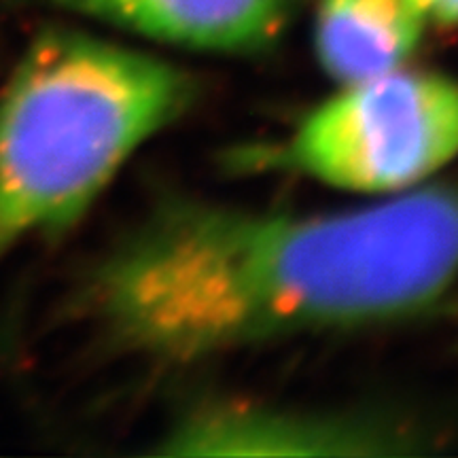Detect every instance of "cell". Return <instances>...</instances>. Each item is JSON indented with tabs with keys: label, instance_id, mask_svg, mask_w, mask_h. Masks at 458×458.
I'll return each instance as SVG.
<instances>
[{
	"label": "cell",
	"instance_id": "1",
	"mask_svg": "<svg viewBox=\"0 0 458 458\" xmlns=\"http://www.w3.org/2000/svg\"><path fill=\"white\" fill-rule=\"evenodd\" d=\"M456 283V187L329 213L172 198L91 270L85 314L122 357L185 368L411 323Z\"/></svg>",
	"mask_w": 458,
	"mask_h": 458
},
{
	"label": "cell",
	"instance_id": "2",
	"mask_svg": "<svg viewBox=\"0 0 458 458\" xmlns=\"http://www.w3.org/2000/svg\"><path fill=\"white\" fill-rule=\"evenodd\" d=\"M198 91L185 68L128 45L77 30L34 38L0 89V263L77 225Z\"/></svg>",
	"mask_w": 458,
	"mask_h": 458
},
{
	"label": "cell",
	"instance_id": "3",
	"mask_svg": "<svg viewBox=\"0 0 458 458\" xmlns=\"http://www.w3.org/2000/svg\"><path fill=\"white\" fill-rule=\"evenodd\" d=\"M456 157L458 79L410 66L337 85L257 153L263 168L376 199L427 185Z\"/></svg>",
	"mask_w": 458,
	"mask_h": 458
},
{
	"label": "cell",
	"instance_id": "4",
	"mask_svg": "<svg viewBox=\"0 0 458 458\" xmlns=\"http://www.w3.org/2000/svg\"><path fill=\"white\" fill-rule=\"evenodd\" d=\"M410 442L374 416L225 401L189 411L162 437L168 456H385Z\"/></svg>",
	"mask_w": 458,
	"mask_h": 458
},
{
	"label": "cell",
	"instance_id": "5",
	"mask_svg": "<svg viewBox=\"0 0 458 458\" xmlns=\"http://www.w3.org/2000/svg\"><path fill=\"white\" fill-rule=\"evenodd\" d=\"M148 41L202 54H253L276 41L300 0H57Z\"/></svg>",
	"mask_w": 458,
	"mask_h": 458
},
{
	"label": "cell",
	"instance_id": "6",
	"mask_svg": "<svg viewBox=\"0 0 458 458\" xmlns=\"http://www.w3.org/2000/svg\"><path fill=\"white\" fill-rule=\"evenodd\" d=\"M425 26L408 0H320L314 54L337 85L365 81L408 66Z\"/></svg>",
	"mask_w": 458,
	"mask_h": 458
},
{
	"label": "cell",
	"instance_id": "7",
	"mask_svg": "<svg viewBox=\"0 0 458 458\" xmlns=\"http://www.w3.org/2000/svg\"><path fill=\"white\" fill-rule=\"evenodd\" d=\"M425 24L444 28L458 26V0H408Z\"/></svg>",
	"mask_w": 458,
	"mask_h": 458
}]
</instances>
